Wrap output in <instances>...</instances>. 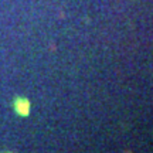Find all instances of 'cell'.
<instances>
[{
  "mask_svg": "<svg viewBox=\"0 0 153 153\" xmlns=\"http://www.w3.org/2000/svg\"><path fill=\"white\" fill-rule=\"evenodd\" d=\"M13 108H14V112H16L19 116L22 118H26L30 115V111H31V104L27 98L24 97H17L13 101Z\"/></svg>",
  "mask_w": 153,
  "mask_h": 153,
  "instance_id": "cell-1",
  "label": "cell"
},
{
  "mask_svg": "<svg viewBox=\"0 0 153 153\" xmlns=\"http://www.w3.org/2000/svg\"><path fill=\"white\" fill-rule=\"evenodd\" d=\"M3 153H10V152H3Z\"/></svg>",
  "mask_w": 153,
  "mask_h": 153,
  "instance_id": "cell-2",
  "label": "cell"
}]
</instances>
